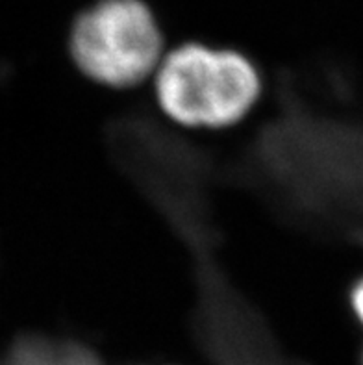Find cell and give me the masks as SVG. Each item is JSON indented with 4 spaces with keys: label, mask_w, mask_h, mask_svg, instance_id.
<instances>
[{
    "label": "cell",
    "mask_w": 363,
    "mask_h": 365,
    "mask_svg": "<svg viewBox=\"0 0 363 365\" xmlns=\"http://www.w3.org/2000/svg\"><path fill=\"white\" fill-rule=\"evenodd\" d=\"M161 111L188 128H226L250 113L262 78L247 56L185 43L167 52L154 74Z\"/></svg>",
    "instance_id": "6da1fadb"
},
{
    "label": "cell",
    "mask_w": 363,
    "mask_h": 365,
    "mask_svg": "<svg viewBox=\"0 0 363 365\" xmlns=\"http://www.w3.org/2000/svg\"><path fill=\"white\" fill-rule=\"evenodd\" d=\"M71 56L93 82L132 88L156 74L163 60V36L143 0H98L76 17Z\"/></svg>",
    "instance_id": "7a4b0ae2"
},
{
    "label": "cell",
    "mask_w": 363,
    "mask_h": 365,
    "mask_svg": "<svg viewBox=\"0 0 363 365\" xmlns=\"http://www.w3.org/2000/svg\"><path fill=\"white\" fill-rule=\"evenodd\" d=\"M352 306H354V314L359 319V323L363 324V280L354 287V293H352Z\"/></svg>",
    "instance_id": "3957f363"
}]
</instances>
